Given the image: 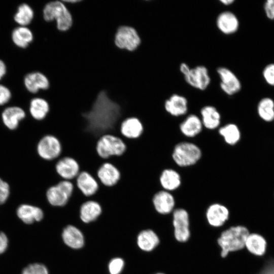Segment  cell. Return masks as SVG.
I'll use <instances>...</instances> for the list:
<instances>
[{
  "mask_svg": "<svg viewBox=\"0 0 274 274\" xmlns=\"http://www.w3.org/2000/svg\"><path fill=\"white\" fill-rule=\"evenodd\" d=\"M126 150V146L123 140L110 134L102 135L97 141L96 145L97 153L103 159L121 156Z\"/></svg>",
  "mask_w": 274,
  "mask_h": 274,
  "instance_id": "obj_4",
  "label": "cell"
},
{
  "mask_svg": "<svg viewBox=\"0 0 274 274\" xmlns=\"http://www.w3.org/2000/svg\"><path fill=\"white\" fill-rule=\"evenodd\" d=\"M259 274H274V262L267 263Z\"/></svg>",
  "mask_w": 274,
  "mask_h": 274,
  "instance_id": "obj_42",
  "label": "cell"
},
{
  "mask_svg": "<svg viewBox=\"0 0 274 274\" xmlns=\"http://www.w3.org/2000/svg\"><path fill=\"white\" fill-rule=\"evenodd\" d=\"M200 114L202 125L207 128L214 129L220 125V114L215 107L212 106H204L201 109Z\"/></svg>",
  "mask_w": 274,
  "mask_h": 274,
  "instance_id": "obj_26",
  "label": "cell"
},
{
  "mask_svg": "<svg viewBox=\"0 0 274 274\" xmlns=\"http://www.w3.org/2000/svg\"><path fill=\"white\" fill-rule=\"evenodd\" d=\"M221 90L228 95H233L241 89L242 85L239 79L230 69L221 66L217 69Z\"/></svg>",
  "mask_w": 274,
  "mask_h": 274,
  "instance_id": "obj_11",
  "label": "cell"
},
{
  "mask_svg": "<svg viewBox=\"0 0 274 274\" xmlns=\"http://www.w3.org/2000/svg\"><path fill=\"white\" fill-rule=\"evenodd\" d=\"M114 43L119 49L133 51L140 46L141 39L134 27L122 25L119 26L116 32Z\"/></svg>",
  "mask_w": 274,
  "mask_h": 274,
  "instance_id": "obj_7",
  "label": "cell"
},
{
  "mask_svg": "<svg viewBox=\"0 0 274 274\" xmlns=\"http://www.w3.org/2000/svg\"><path fill=\"white\" fill-rule=\"evenodd\" d=\"M219 132L225 142L230 145L236 144L241 138L239 129L234 124L230 123L224 125L219 129Z\"/></svg>",
  "mask_w": 274,
  "mask_h": 274,
  "instance_id": "obj_34",
  "label": "cell"
},
{
  "mask_svg": "<svg viewBox=\"0 0 274 274\" xmlns=\"http://www.w3.org/2000/svg\"><path fill=\"white\" fill-rule=\"evenodd\" d=\"M64 3H70V4H74V3H79V2H81V1H77V0H68V1H63Z\"/></svg>",
  "mask_w": 274,
  "mask_h": 274,
  "instance_id": "obj_45",
  "label": "cell"
},
{
  "mask_svg": "<svg viewBox=\"0 0 274 274\" xmlns=\"http://www.w3.org/2000/svg\"><path fill=\"white\" fill-rule=\"evenodd\" d=\"M173 224L176 239L180 242H185L190 235L189 215L183 209H178L173 212Z\"/></svg>",
  "mask_w": 274,
  "mask_h": 274,
  "instance_id": "obj_10",
  "label": "cell"
},
{
  "mask_svg": "<svg viewBox=\"0 0 274 274\" xmlns=\"http://www.w3.org/2000/svg\"><path fill=\"white\" fill-rule=\"evenodd\" d=\"M220 2L223 5L225 6H229L232 4L234 2V0H220Z\"/></svg>",
  "mask_w": 274,
  "mask_h": 274,
  "instance_id": "obj_44",
  "label": "cell"
},
{
  "mask_svg": "<svg viewBox=\"0 0 274 274\" xmlns=\"http://www.w3.org/2000/svg\"><path fill=\"white\" fill-rule=\"evenodd\" d=\"M165 111L174 116L185 114L188 110V101L186 98L178 94H172L164 102Z\"/></svg>",
  "mask_w": 274,
  "mask_h": 274,
  "instance_id": "obj_20",
  "label": "cell"
},
{
  "mask_svg": "<svg viewBox=\"0 0 274 274\" xmlns=\"http://www.w3.org/2000/svg\"><path fill=\"white\" fill-rule=\"evenodd\" d=\"M137 243L139 248L145 251L153 250L159 244L157 235L152 230L142 231L138 236Z\"/></svg>",
  "mask_w": 274,
  "mask_h": 274,
  "instance_id": "obj_30",
  "label": "cell"
},
{
  "mask_svg": "<svg viewBox=\"0 0 274 274\" xmlns=\"http://www.w3.org/2000/svg\"><path fill=\"white\" fill-rule=\"evenodd\" d=\"M55 168L57 174L64 180L75 179L80 173L78 162L70 157L58 158Z\"/></svg>",
  "mask_w": 274,
  "mask_h": 274,
  "instance_id": "obj_12",
  "label": "cell"
},
{
  "mask_svg": "<svg viewBox=\"0 0 274 274\" xmlns=\"http://www.w3.org/2000/svg\"><path fill=\"white\" fill-rule=\"evenodd\" d=\"M263 76L266 83L274 86V63L267 65L263 71Z\"/></svg>",
  "mask_w": 274,
  "mask_h": 274,
  "instance_id": "obj_37",
  "label": "cell"
},
{
  "mask_svg": "<svg viewBox=\"0 0 274 274\" xmlns=\"http://www.w3.org/2000/svg\"><path fill=\"white\" fill-rule=\"evenodd\" d=\"M97 176L105 186L113 187L119 182L121 175L118 169L113 164L106 162L98 169Z\"/></svg>",
  "mask_w": 274,
  "mask_h": 274,
  "instance_id": "obj_14",
  "label": "cell"
},
{
  "mask_svg": "<svg viewBox=\"0 0 274 274\" xmlns=\"http://www.w3.org/2000/svg\"><path fill=\"white\" fill-rule=\"evenodd\" d=\"M74 189L72 181L63 180L47 189L45 193L46 198L51 206L62 208L67 204Z\"/></svg>",
  "mask_w": 274,
  "mask_h": 274,
  "instance_id": "obj_5",
  "label": "cell"
},
{
  "mask_svg": "<svg viewBox=\"0 0 274 274\" xmlns=\"http://www.w3.org/2000/svg\"><path fill=\"white\" fill-rule=\"evenodd\" d=\"M10 194V186L7 182L0 178V205L4 204Z\"/></svg>",
  "mask_w": 274,
  "mask_h": 274,
  "instance_id": "obj_38",
  "label": "cell"
},
{
  "mask_svg": "<svg viewBox=\"0 0 274 274\" xmlns=\"http://www.w3.org/2000/svg\"><path fill=\"white\" fill-rule=\"evenodd\" d=\"M77 188L86 197L94 195L98 190L97 181L89 173L81 172L76 178Z\"/></svg>",
  "mask_w": 274,
  "mask_h": 274,
  "instance_id": "obj_16",
  "label": "cell"
},
{
  "mask_svg": "<svg viewBox=\"0 0 274 274\" xmlns=\"http://www.w3.org/2000/svg\"><path fill=\"white\" fill-rule=\"evenodd\" d=\"M24 84L27 91L31 93H36L40 90L48 89L50 82L44 74L39 72H33L25 75Z\"/></svg>",
  "mask_w": 274,
  "mask_h": 274,
  "instance_id": "obj_15",
  "label": "cell"
},
{
  "mask_svg": "<svg viewBox=\"0 0 274 274\" xmlns=\"http://www.w3.org/2000/svg\"><path fill=\"white\" fill-rule=\"evenodd\" d=\"M264 10L267 17L274 20V0L266 1L264 3Z\"/></svg>",
  "mask_w": 274,
  "mask_h": 274,
  "instance_id": "obj_40",
  "label": "cell"
},
{
  "mask_svg": "<svg viewBox=\"0 0 274 274\" xmlns=\"http://www.w3.org/2000/svg\"><path fill=\"white\" fill-rule=\"evenodd\" d=\"M257 112L264 121H272L274 120V101L269 97L262 98L258 104Z\"/></svg>",
  "mask_w": 274,
  "mask_h": 274,
  "instance_id": "obj_33",
  "label": "cell"
},
{
  "mask_svg": "<svg viewBox=\"0 0 274 274\" xmlns=\"http://www.w3.org/2000/svg\"><path fill=\"white\" fill-rule=\"evenodd\" d=\"M43 16L47 22L55 20L57 28L61 31L68 30L73 23L71 12L64 4L59 1H52L46 4L43 10Z\"/></svg>",
  "mask_w": 274,
  "mask_h": 274,
  "instance_id": "obj_3",
  "label": "cell"
},
{
  "mask_svg": "<svg viewBox=\"0 0 274 274\" xmlns=\"http://www.w3.org/2000/svg\"><path fill=\"white\" fill-rule=\"evenodd\" d=\"M8 245V239L6 235L3 232H0V254L6 250Z\"/></svg>",
  "mask_w": 274,
  "mask_h": 274,
  "instance_id": "obj_41",
  "label": "cell"
},
{
  "mask_svg": "<svg viewBox=\"0 0 274 274\" xmlns=\"http://www.w3.org/2000/svg\"><path fill=\"white\" fill-rule=\"evenodd\" d=\"M156 274H164V273H161V272H159V273H156Z\"/></svg>",
  "mask_w": 274,
  "mask_h": 274,
  "instance_id": "obj_46",
  "label": "cell"
},
{
  "mask_svg": "<svg viewBox=\"0 0 274 274\" xmlns=\"http://www.w3.org/2000/svg\"><path fill=\"white\" fill-rule=\"evenodd\" d=\"M266 246L265 239L256 233L248 235L245 246L251 253L258 256L262 255L265 253Z\"/></svg>",
  "mask_w": 274,
  "mask_h": 274,
  "instance_id": "obj_31",
  "label": "cell"
},
{
  "mask_svg": "<svg viewBox=\"0 0 274 274\" xmlns=\"http://www.w3.org/2000/svg\"><path fill=\"white\" fill-rule=\"evenodd\" d=\"M50 110L47 100L41 97L32 98L29 104V112L33 119L38 121L44 120Z\"/></svg>",
  "mask_w": 274,
  "mask_h": 274,
  "instance_id": "obj_24",
  "label": "cell"
},
{
  "mask_svg": "<svg viewBox=\"0 0 274 274\" xmlns=\"http://www.w3.org/2000/svg\"><path fill=\"white\" fill-rule=\"evenodd\" d=\"M21 274H48L47 267L42 264H30L25 267Z\"/></svg>",
  "mask_w": 274,
  "mask_h": 274,
  "instance_id": "obj_35",
  "label": "cell"
},
{
  "mask_svg": "<svg viewBox=\"0 0 274 274\" xmlns=\"http://www.w3.org/2000/svg\"><path fill=\"white\" fill-rule=\"evenodd\" d=\"M120 132L122 135L127 139H136L143 134L144 126L139 119L131 117L125 119L122 122Z\"/></svg>",
  "mask_w": 274,
  "mask_h": 274,
  "instance_id": "obj_19",
  "label": "cell"
},
{
  "mask_svg": "<svg viewBox=\"0 0 274 274\" xmlns=\"http://www.w3.org/2000/svg\"><path fill=\"white\" fill-rule=\"evenodd\" d=\"M201 119L196 115H189L180 124L182 133L187 137H194L199 134L202 129Z\"/></svg>",
  "mask_w": 274,
  "mask_h": 274,
  "instance_id": "obj_27",
  "label": "cell"
},
{
  "mask_svg": "<svg viewBox=\"0 0 274 274\" xmlns=\"http://www.w3.org/2000/svg\"><path fill=\"white\" fill-rule=\"evenodd\" d=\"M11 37L13 43L21 48L28 47L33 39V35L31 30L27 26H22L14 29Z\"/></svg>",
  "mask_w": 274,
  "mask_h": 274,
  "instance_id": "obj_29",
  "label": "cell"
},
{
  "mask_svg": "<svg viewBox=\"0 0 274 274\" xmlns=\"http://www.w3.org/2000/svg\"><path fill=\"white\" fill-rule=\"evenodd\" d=\"M7 67L5 62L0 59V80L6 74Z\"/></svg>",
  "mask_w": 274,
  "mask_h": 274,
  "instance_id": "obj_43",
  "label": "cell"
},
{
  "mask_svg": "<svg viewBox=\"0 0 274 274\" xmlns=\"http://www.w3.org/2000/svg\"><path fill=\"white\" fill-rule=\"evenodd\" d=\"M183 75L188 85L200 90H206L211 83L208 70L203 65L190 67Z\"/></svg>",
  "mask_w": 274,
  "mask_h": 274,
  "instance_id": "obj_9",
  "label": "cell"
},
{
  "mask_svg": "<svg viewBox=\"0 0 274 274\" xmlns=\"http://www.w3.org/2000/svg\"><path fill=\"white\" fill-rule=\"evenodd\" d=\"M201 156L199 148L193 143L183 142L176 145L172 157L175 163L180 166H188L196 163Z\"/></svg>",
  "mask_w": 274,
  "mask_h": 274,
  "instance_id": "obj_6",
  "label": "cell"
},
{
  "mask_svg": "<svg viewBox=\"0 0 274 274\" xmlns=\"http://www.w3.org/2000/svg\"><path fill=\"white\" fill-rule=\"evenodd\" d=\"M37 151L41 159L48 161H53L60 157L62 151L61 145L56 136L46 134L39 140Z\"/></svg>",
  "mask_w": 274,
  "mask_h": 274,
  "instance_id": "obj_8",
  "label": "cell"
},
{
  "mask_svg": "<svg viewBox=\"0 0 274 274\" xmlns=\"http://www.w3.org/2000/svg\"><path fill=\"white\" fill-rule=\"evenodd\" d=\"M62 236L64 243L71 248L79 249L84 245V237L82 232L72 225H68L64 229Z\"/></svg>",
  "mask_w": 274,
  "mask_h": 274,
  "instance_id": "obj_25",
  "label": "cell"
},
{
  "mask_svg": "<svg viewBox=\"0 0 274 274\" xmlns=\"http://www.w3.org/2000/svg\"><path fill=\"white\" fill-rule=\"evenodd\" d=\"M216 23L219 31L226 35L236 32L239 25L237 16L233 12L229 11L220 13L217 17Z\"/></svg>",
  "mask_w": 274,
  "mask_h": 274,
  "instance_id": "obj_13",
  "label": "cell"
},
{
  "mask_svg": "<svg viewBox=\"0 0 274 274\" xmlns=\"http://www.w3.org/2000/svg\"><path fill=\"white\" fill-rule=\"evenodd\" d=\"M100 204L97 201L89 200L83 202L80 207L79 216L85 223L95 220L102 213Z\"/></svg>",
  "mask_w": 274,
  "mask_h": 274,
  "instance_id": "obj_23",
  "label": "cell"
},
{
  "mask_svg": "<svg viewBox=\"0 0 274 274\" xmlns=\"http://www.w3.org/2000/svg\"><path fill=\"white\" fill-rule=\"evenodd\" d=\"M249 234L244 226L231 227L222 232L217 242L221 247V256L225 257L230 252L239 250L245 247V242Z\"/></svg>",
  "mask_w": 274,
  "mask_h": 274,
  "instance_id": "obj_2",
  "label": "cell"
},
{
  "mask_svg": "<svg viewBox=\"0 0 274 274\" xmlns=\"http://www.w3.org/2000/svg\"><path fill=\"white\" fill-rule=\"evenodd\" d=\"M159 182L166 191L174 190L180 186L181 177L179 174L173 169H164L160 174Z\"/></svg>",
  "mask_w": 274,
  "mask_h": 274,
  "instance_id": "obj_28",
  "label": "cell"
},
{
  "mask_svg": "<svg viewBox=\"0 0 274 274\" xmlns=\"http://www.w3.org/2000/svg\"><path fill=\"white\" fill-rule=\"evenodd\" d=\"M25 117L24 111L17 106L7 107L2 113V119L4 125L11 130L16 129L19 122Z\"/></svg>",
  "mask_w": 274,
  "mask_h": 274,
  "instance_id": "obj_21",
  "label": "cell"
},
{
  "mask_svg": "<svg viewBox=\"0 0 274 274\" xmlns=\"http://www.w3.org/2000/svg\"><path fill=\"white\" fill-rule=\"evenodd\" d=\"M11 92L6 86L0 84V106L9 102L11 98Z\"/></svg>",
  "mask_w": 274,
  "mask_h": 274,
  "instance_id": "obj_39",
  "label": "cell"
},
{
  "mask_svg": "<svg viewBox=\"0 0 274 274\" xmlns=\"http://www.w3.org/2000/svg\"><path fill=\"white\" fill-rule=\"evenodd\" d=\"M18 217L25 223L30 224L35 221H40L44 217L43 210L37 207L23 204L17 210Z\"/></svg>",
  "mask_w": 274,
  "mask_h": 274,
  "instance_id": "obj_22",
  "label": "cell"
},
{
  "mask_svg": "<svg viewBox=\"0 0 274 274\" xmlns=\"http://www.w3.org/2000/svg\"><path fill=\"white\" fill-rule=\"evenodd\" d=\"M81 115V130L94 140L97 141L106 134L122 136L120 126L125 118L122 107L106 91H99L89 109Z\"/></svg>",
  "mask_w": 274,
  "mask_h": 274,
  "instance_id": "obj_1",
  "label": "cell"
},
{
  "mask_svg": "<svg viewBox=\"0 0 274 274\" xmlns=\"http://www.w3.org/2000/svg\"><path fill=\"white\" fill-rule=\"evenodd\" d=\"M152 201L155 210L161 214L171 212L175 204L173 196L166 190L156 192L153 196Z\"/></svg>",
  "mask_w": 274,
  "mask_h": 274,
  "instance_id": "obj_17",
  "label": "cell"
},
{
  "mask_svg": "<svg viewBox=\"0 0 274 274\" xmlns=\"http://www.w3.org/2000/svg\"><path fill=\"white\" fill-rule=\"evenodd\" d=\"M124 266L123 260L120 258L112 259L109 264V269L111 274H119Z\"/></svg>",
  "mask_w": 274,
  "mask_h": 274,
  "instance_id": "obj_36",
  "label": "cell"
},
{
  "mask_svg": "<svg viewBox=\"0 0 274 274\" xmlns=\"http://www.w3.org/2000/svg\"><path fill=\"white\" fill-rule=\"evenodd\" d=\"M229 211L224 206L214 203L209 207L206 212V217L210 225L220 227L228 220Z\"/></svg>",
  "mask_w": 274,
  "mask_h": 274,
  "instance_id": "obj_18",
  "label": "cell"
},
{
  "mask_svg": "<svg viewBox=\"0 0 274 274\" xmlns=\"http://www.w3.org/2000/svg\"><path fill=\"white\" fill-rule=\"evenodd\" d=\"M33 16L34 12L32 8L29 5L23 3L18 7L14 19L20 26H26L31 23Z\"/></svg>",
  "mask_w": 274,
  "mask_h": 274,
  "instance_id": "obj_32",
  "label": "cell"
}]
</instances>
